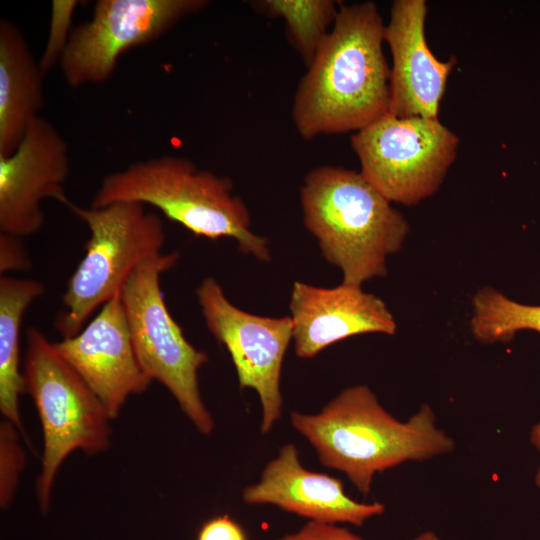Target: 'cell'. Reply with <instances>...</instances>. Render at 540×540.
Here are the masks:
<instances>
[{
  "label": "cell",
  "mask_w": 540,
  "mask_h": 540,
  "mask_svg": "<svg viewBox=\"0 0 540 540\" xmlns=\"http://www.w3.org/2000/svg\"><path fill=\"white\" fill-rule=\"evenodd\" d=\"M385 23L375 3L340 2L335 22L298 83L292 120L304 140L357 132L388 114Z\"/></svg>",
  "instance_id": "1"
},
{
  "label": "cell",
  "mask_w": 540,
  "mask_h": 540,
  "mask_svg": "<svg viewBox=\"0 0 540 540\" xmlns=\"http://www.w3.org/2000/svg\"><path fill=\"white\" fill-rule=\"evenodd\" d=\"M293 428L314 447L322 465L346 474L364 495L377 472L408 460H424L454 448L424 405L400 422L365 385L340 392L317 414L292 412Z\"/></svg>",
  "instance_id": "2"
},
{
  "label": "cell",
  "mask_w": 540,
  "mask_h": 540,
  "mask_svg": "<svg viewBox=\"0 0 540 540\" xmlns=\"http://www.w3.org/2000/svg\"><path fill=\"white\" fill-rule=\"evenodd\" d=\"M303 221L324 258L342 271L343 283L387 274L388 256L408 233L406 218L355 170L322 165L310 170L300 188Z\"/></svg>",
  "instance_id": "3"
},
{
  "label": "cell",
  "mask_w": 540,
  "mask_h": 540,
  "mask_svg": "<svg viewBox=\"0 0 540 540\" xmlns=\"http://www.w3.org/2000/svg\"><path fill=\"white\" fill-rule=\"evenodd\" d=\"M117 202L151 205L196 236L232 238L243 253L262 262L271 259L266 238L251 231L250 212L234 194L232 181L184 157L163 155L107 174L90 207Z\"/></svg>",
  "instance_id": "4"
},
{
  "label": "cell",
  "mask_w": 540,
  "mask_h": 540,
  "mask_svg": "<svg viewBox=\"0 0 540 540\" xmlns=\"http://www.w3.org/2000/svg\"><path fill=\"white\" fill-rule=\"evenodd\" d=\"M25 393L38 412L43 454L36 495L46 513L56 474L74 451L95 455L109 448L112 420L106 408L36 327L26 331Z\"/></svg>",
  "instance_id": "5"
},
{
  "label": "cell",
  "mask_w": 540,
  "mask_h": 540,
  "mask_svg": "<svg viewBox=\"0 0 540 540\" xmlns=\"http://www.w3.org/2000/svg\"><path fill=\"white\" fill-rule=\"evenodd\" d=\"M65 206L87 225L90 236L84 257L67 282L64 309L55 321L62 339L77 335L143 261L161 252L166 240L162 219L147 212L143 204L117 202L87 208L69 200Z\"/></svg>",
  "instance_id": "6"
},
{
  "label": "cell",
  "mask_w": 540,
  "mask_h": 540,
  "mask_svg": "<svg viewBox=\"0 0 540 540\" xmlns=\"http://www.w3.org/2000/svg\"><path fill=\"white\" fill-rule=\"evenodd\" d=\"M179 259L177 252L158 253L143 261L121 290L132 343L151 381L163 385L202 434L214 429L202 401L198 373L208 355L196 349L170 314L160 286L161 275Z\"/></svg>",
  "instance_id": "7"
},
{
  "label": "cell",
  "mask_w": 540,
  "mask_h": 540,
  "mask_svg": "<svg viewBox=\"0 0 540 540\" xmlns=\"http://www.w3.org/2000/svg\"><path fill=\"white\" fill-rule=\"evenodd\" d=\"M360 173L391 203L417 205L441 186L459 137L439 118L386 114L351 136Z\"/></svg>",
  "instance_id": "8"
},
{
  "label": "cell",
  "mask_w": 540,
  "mask_h": 540,
  "mask_svg": "<svg viewBox=\"0 0 540 540\" xmlns=\"http://www.w3.org/2000/svg\"><path fill=\"white\" fill-rule=\"evenodd\" d=\"M206 0H99L92 17L72 29L59 65L68 86L107 81L127 50L148 44L184 18L208 5Z\"/></svg>",
  "instance_id": "9"
},
{
  "label": "cell",
  "mask_w": 540,
  "mask_h": 540,
  "mask_svg": "<svg viewBox=\"0 0 540 540\" xmlns=\"http://www.w3.org/2000/svg\"><path fill=\"white\" fill-rule=\"evenodd\" d=\"M196 296L207 328L230 354L240 388L257 392L260 430L269 433L281 416V369L293 336L290 316L266 317L241 310L213 277L201 282Z\"/></svg>",
  "instance_id": "10"
},
{
  "label": "cell",
  "mask_w": 540,
  "mask_h": 540,
  "mask_svg": "<svg viewBox=\"0 0 540 540\" xmlns=\"http://www.w3.org/2000/svg\"><path fill=\"white\" fill-rule=\"evenodd\" d=\"M70 167L66 141L39 116L17 149L0 156V232L21 238L37 233L45 221L42 201H69L65 183Z\"/></svg>",
  "instance_id": "11"
},
{
  "label": "cell",
  "mask_w": 540,
  "mask_h": 540,
  "mask_svg": "<svg viewBox=\"0 0 540 540\" xmlns=\"http://www.w3.org/2000/svg\"><path fill=\"white\" fill-rule=\"evenodd\" d=\"M115 419L131 395L145 392L151 379L136 356L121 291L75 336L53 342Z\"/></svg>",
  "instance_id": "12"
},
{
  "label": "cell",
  "mask_w": 540,
  "mask_h": 540,
  "mask_svg": "<svg viewBox=\"0 0 540 540\" xmlns=\"http://www.w3.org/2000/svg\"><path fill=\"white\" fill-rule=\"evenodd\" d=\"M425 0H395L385 24L392 55L388 113L400 117L439 118L448 78L457 60L438 59L428 46Z\"/></svg>",
  "instance_id": "13"
},
{
  "label": "cell",
  "mask_w": 540,
  "mask_h": 540,
  "mask_svg": "<svg viewBox=\"0 0 540 540\" xmlns=\"http://www.w3.org/2000/svg\"><path fill=\"white\" fill-rule=\"evenodd\" d=\"M289 307L292 339L299 358H313L351 336L393 335L396 331V322L384 301L357 285L342 282L334 288H321L296 281Z\"/></svg>",
  "instance_id": "14"
},
{
  "label": "cell",
  "mask_w": 540,
  "mask_h": 540,
  "mask_svg": "<svg viewBox=\"0 0 540 540\" xmlns=\"http://www.w3.org/2000/svg\"><path fill=\"white\" fill-rule=\"evenodd\" d=\"M242 498L250 505L271 504L310 521L329 524L362 525L385 510L381 503L351 499L339 479L304 468L292 443L284 445L267 463L258 483L244 488Z\"/></svg>",
  "instance_id": "15"
},
{
  "label": "cell",
  "mask_w": 540,
  "mask_h": 540,
  "mask_svg": "<svg viewBox=\"0 0 540 540\" xmlns=\"http://www.w3.org/2000/svg\"><path fill=\"white\" fill-rule=\"evenodd\" d=\"M44 76L21 30L0 21V156L13 153L44 105Z\"/></svg>",
  "instance_id": "16"
},
{
  "label": "cell",
  "mask_w": 540,
  "mask_h": 540,
  "mask_svg": "<svg viewBox=\"0 0 540 540\" xmlns=\"http://www.w3.org/2000/svg\"><path fill=\"white\" fill-rule=\"evenodd\" d=\"M43 283L34 279L0 277V410L25 436L19 410L25 393L20 369V334L25 311L44 294Z\"/></svg>",
  "instance_id": "17"
},
{
  "label": "cell",
  "mask_w": 540,
  "mask_h": 540,
  "mask_svg": "<svg viewBox=\"0 0 540 540\" xmlns=\"http://www.w3.org/2000/svg\"><path fill=\"white\" fill-rule=\"evenodd\" d=\"M472 307L471 331L480 342H507L522 330L540 333V305L516 302L486 286L474 295ZM531 441L540 451V423L534 426Z\"/></svg>",
  "instance_id": "18"
},
{
  "label": "cell",
  "mask_w": 540,
  "mask_h": 540,
  "mask_svg": "<svg viewBox=\"0 0 540 540\" xmlns=\"http://www.w3.org/2000/svg\"><path fill=\"white\" fill-rule=\"evenodd\" d=\"M259 13L282 18L287 36L308 66L331 30L340 2L334 0H258Z\"/></svg>",
  "instance_id": "19"
},
{
  "label": "cell",
  "mask_w": 540,
  "mask_h": 540,
  "mask_svg": "<svg viewBox=\"0 0 540 540\" xmlns=\"http://www.w3.org/2000/svg\"><path fill=\"white\" fill-rule=\"evenodd\" d=\"M17 431L8 420L0 424V504L3 508L13 500L26 462Z\"/></svg>",
  "instance_id": "20"
},
{
  "label": "cell",
  "mask_w": 540,
  "mask_h": 540,
  "mask_svg": "<svg viewBox=\"0 0 540 540\" xmlns=\"http://www.w3.org/2000/svg\"><path fill=\"white\" fill-rule=\"evenodd\" d=\"M78 5L77 0L52 1L48 38L43 55L39 60L45 73L56 63H59L72 31L70 28L72 16Z\"/></svg>",
  "instance_id": "21"
},
{
  "label": "cell",
  "mask_w": 540,
  "mask_h": 540,
  "mask_svg": "<svg viewBox=\"0 0 540 540\" xmlns=\"http://www.w3.org/2000/svg\"><path fill=\"white\" fill-rule=\"evenodd\" d=\"M23 238L8 233H0V273L25 272L31 268L28 251Z\"/></svg>",
  "instance_id": "22"
},
{
  "label": "cell",
  "mask_w": 540,
  "mask_h": 540,
  "mask_svg": "<svg viewBox=\"0 0 540 540\" xmlns=\"http://www.w3.org/2000/svg\"><path fill=\"white\" fill-rule=\"evenodd\" d=\"M277 540H364L335 524L309 521L298 532Z\"/></svg>",
  "instance_id": "23"
},
{
  "label": "cell",
  "mask_w": 540,
  "mask_h": 540,
  "mask_svg": "<svg viewBox=\"0 0 540 540\" xmlns=\"http://www.w3.org/2000/svg\"><path fill=\"white\" fill-rule=\"evenodd\" d=\"M197 540H247L242 527L228 515L211 518L200 528Z\"/></svg>",
  "instance_id": "24"
},
{
  "label": "cell",
  "mask_w": 540,
  "mask_h": 540,
  "mask_svg": "<svg viewBox=\"0 0 540 540\" xmlns=\"http://www.w3.org/2000/svg\"><path fill=\"white\" fill-rule=\"evenodd\" d=\"M413 540H439V538L432 532H425Z\"/></svg>",
  "instance_id": "25"
}]
</instances>
